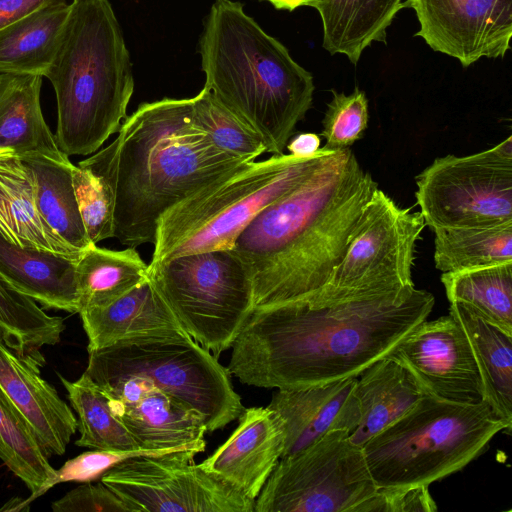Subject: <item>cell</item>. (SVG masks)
Masks as SVG:
<instances>
[{
	"label": "cell",
	"mask_w": 512,
	"mask_h": 512,
	"mask_svg": "<svg viewBox=\"0 0 512 512\" xmlns=\"http://www.w3.org/2000/svg\"><path fill=\"white\" fill-rule=\"evenodd\" d=\"M428 487L378 489L363 512H434L437 506Z\"/></svg>",
	"instance_id": "40"
},
{
	"label": "cell",
	"mask_w": 512,
	"mask_h": 512,
	"mask_svg": "<svg viewBox=\"0 0 512 512\" xmlns=\"http://www.w3.org/2000/svg\"><path fill=\"white\" fill-rule=\"evenodd\" d=\"M0 235L20 247L78 259L81 252L64 242L41 217L31 170L18 154L0 149Z\"/></svg>",
	"instance_id": "22"
},
{
	"label": "cell",
	"mask_w": 512,
	"mask_h": 512,
	"mask_svg": "<svg viewBox=\"0 0 512 512\" xmlns=\"http://www.w3.org/2000/svg\"><path fill=\"white\" fill-rule=\"evenodd\" d=\"M194 120L212 143L242 162L255 161L266 146L263 139L229 111L206 87L192 98Z\"/></svg>",
	"instance_id": "35"
},
{
	"label": "cell",
	"mask_w": 512,
	"mask_h": 512,
	"mask_svg": "<svg viewBox=\"0 0 512 512\" xmlns=\"http://www.w3.org/2000/svg\"><path fill=\"white\" fill-rule=\"evenodd\" d=\"M321 145V137L318 134L306 132L300 133L289 140L286 148L289 153L298 157H307L318 152Z\"/></svg>",
	"instance_id": "42"
},
{
	"label": "cell",
	"mask_w": 512,
	"mask_h": 512,
	"mask_svg": "<svg viewBox=\"0 0 512 512\" xmlns=\"http://www.w3.org/2000/svg\"><path fill=\"white\" fill-rule=\"evenodd\" d=\"M425 226L420 212L400 207L378 188L365 206L341 261L309 306L411 292L415 288V249Z\"/></svg>",
	"instance_id": "10"
},
{
	"label": "cell",
	"mask_w": 512,
	"mask_h": 512,
	"mask_svg": "<svg viewBox=\"0 0 512 512\" xmlns=\"http://www.w3.org/2000/svg\"><path fill=\"white\" fill-rule=\"evenodd\" d=\"M503 430L510 431L485 401L426 395L362 448L378 489L429 486L482 455Z\"/></svg>",
	"instance_id": "7"
},
{
	"label": "cell",
	"mask_w": 512,
	"mask_h": 512,
	"mask_svg": "<svg viewBox=\"0 0 512 512\" xmlns=\"http://www.w3.org/2000/svg\"><path fill=\"white\" fill-rule=\"evenodd\" d=\"M0 458L27 486L31 495L55 477L56 470L27 420L1 389Z\"/></svg>",
	"instance_id": "34"
},
{
	"label": "cell",
	"mask_w": 512,
	"mask_h": 512,
	"mask_svg": "<svg viewBox=\"0 0 512 512\" xmlns=\"http://www.w3.org/2000/svg\"><path fill=\"white\" fill-rule=\"evenodd\" d=\"M275 8L293 11L301 6H309L311 0H267Z\"/></svg>",
	"instance_id": "43"
},
{
	"label": "cell",
	"mask_w": 512,
	"mask_h": 512,
	"mask_svg": "<svg viewBox=\"0 0 512 512\" xmlns=\"http://www.w3.org/2000/svg\"><path fill=\"white\" fill-rule=\"evenodd\" d=\"M433 232L434 263L442 273L512 263V221Z\"/></svg>",
	"instance_id": "30"
},
{
	"label": "cell",
	"mask_w": 512,
	"mask_h": 512,
	"mask_svg": "<svg viewBox=\"0 0 512 512\" xmlns=\"http://www.w3.org/2000/svg\"><path fill=\"white\" fill-rule=\"evenodd\" d=\"M88 354L85 372L95 383L146 378L196 410L207 432L225 427L244 410L227 368L188 334L137 337Z\"/></svg>",
	"instance_id": "8"
},
{
	"label": "cell",
	"mask_w": 512,
	"mask_h": 512,
	"mask_svg": "<svg viewBox=\"0 0 512 512\" xmlns=\"http://www.w3.org/2000/svg\"><path fill=\"white\" fill-rule=\"evenodd\" d=\"M204 87L281 155L312 106L313 76L248 16L240 2L215 0L200 38Z\"/></svg>",
	"instance_id": "4"
},
{
	"label": "cell",
	"mask_w": 512,
	"mask_h": 512,
	"mask_svg": "<svg viewBox=\"0 0 512 512\" xmlns=\"http://www.w3.org/2000/svg\"><path fill=\"white\" fill-rule=\"evenodd\" d=\"M72 183L86 233L93 244L115 236L114 195L110 186L88 168H72Z\"/></svg>",
	"instance_id": "36"
},
{
	"label": "cell",
	"mask_w": 512,
	"mask_h": 512,
	"mask_svg": "<svg viewBox=\"0 0 512 512\" xmlns=\"http://www.w3.org/2000/svg\"><path fill=\"white\" fill-rule=\"evenodd\" d=\"M388 355L406 368L426 395L464 404L484 401L467 336L450 314L422 321Z\"/></svg>",
	"instance_id": "14"
},
{
	"label": "cell",
	"mask_w": 512,
	"mask_h": 512,
	"mask_svg": "<svg viewBox=\"0 0 512 512\" xmlns=\"http://www.w3.org/2000/svg\"><path fill=\"white\" fill-rule=\"evenodd\" d=\"M231 436L198 466L254 501L284 450L280 417L269 407L244 408Z\"/></svg>",
	"instance_id": "16"
},
{
	"label": "cell",
	"mask_w": 512,
	"mask_h": 512,
	"mask_svg": "<svg viewBox=\"0 0 512 512\" xmlns=\"http://www.w3.org/2000/svg\"><path fill=\"white\" fill-rule=\"evenodd\" d=\"M42 76L3 74L0 84V149L19 156L39 153L57 160L69 156L60 150L44 120L40 92Z\"/></svg>",
	"instance_id": "24"
},
{
	"label": "cell",
	"mask_w": 512,
	"mask_h": 512,
	"mask_svg": "<svg viewBox=\"0 0 512 512\" xmlns=\"http://www.w3.org/2000/svg\"><path fill=\"white\" fill-rule=\"evenodd\" d=\"M416 186L419 212L432 231L512 221V137L471 155L436 158Z\"/></svg>",
	"instance_id": "12"
},
{
	"label": "cell",
	"mask_w": 512,
	"mask_h": 512,
	"mask_svg": "<svg viewBox=\"0 0 512 512\" xmlns=\"http://www.w3.org/2000/svg\"><path fill=\"white\" fill-rule=\"evenodd\" d=\"M70 11L68 3L47 6L0 29V74L44 77Z\"/></svg>",
	"instance_id": "27"
},
{
	"label": "cell",
	"mask_w": 512,
	"mask_h": 512,
	"mask_svg": "<svg viewBox=\"0 0 512 512\" xmlns=\"http://www.w3.org/2000/svg\"><path fill=\"white\" fill-rule=\"evenodd\" d=\"M322 20L323 47L356 64L372 42H386L401 0H311Z\"/></svg>",
	"instance_id": "25"
},
{
	"label": "cell",
	"mask_w": 512,
	"mask_h": 512,
	"mask_svg": "<svg viewBox=\"0 0 512 512\" xmlns=\"http://www.w3.org/2000/svg\"><path fill=\"white\" fill-rule=\"evenodd\" d=\"M56 94V142L66 155L99 150L127 117L134 91L122 30L108 0H73L46 72Z\"/></svg>",
	"instance_id": "5"
},
{
	"label": "cell",
	"mask_w": 512,
	"mask_h": 512,
	"mask_svg": "<svg viewBox=\"0 0 512 512\" xmlns=\"http://www.w3.org/2000/svg\"><path fill=\"white\" fill-rule=\"evenodd\" d=\"M196 454L132 457L110 468L100 481L130 512H254V501L193 464Z\"/></svg>",
	"instance_id": "13"
},
{
	"label": "cell",
	"mask_w": 512,
	"mask_h": 512,
	"mask_svg": "<svg viewBox=\"0 0 512 512\" xmlns=\"http://www.w3.org/2000/svg\"><path fill=\"white\" fill-rule=\"evenodd\" d=\"M32 172L37 209L48 226L70 247L83 252L90 241L72 183L73 163L32 153L20 156Z\"/></svg>",
	"instance_id": "28"
},
{
	"label": "cell",
	"mask_w": 512,
	"mask_h": 512,
	"mask_svg": "<svg viewBox=\"0 0 512 512\" xmlns=\"http://www.w3.org/2000/svg\"><path fill=\"white\" fill-rule=\"evenodd\" d=\"M449 303H459L512 333V263L443 272Z\"/></svg>",
	"instance_id": "31"
},
{
	"label": "cell",
	"mask_w": 512,
	"mask_h": 512,
	"mask_svg": "<svg viewBox=\"0 0 512 512\" xmlns=\"http://www.w3.org/2000/svg\"><path fill=\"white\" fill-rule=\"evenodd\" d=\"M0 329L13 350L41 367L45 364L41 349L60 342L65 323L62 317L48 315L33 299L13 290L0 278Z\"/></svg>",
	"instance_id": "33"
},
{
	"label": "cell",
	"mask_w": 512,
	"mask_h": 512,
	"mask_svg": "<svg viewBox=\"0 0 512 512\" xmlns=\"http://www.w3.org/2000/svg\"><path fill=\"white\" fill-rule=\"evenodd\" d=\"M336 151L322 147L307 157L272 155L227 171L162 214L149 265L233 248L261 210L298 188Z\"/></svg>",
	"instance_id": "6"
},
{
	"label": "cell",
	"mask_w": 512,
	"mask_h": 512,
	"mask_svg": "<svg viewBox=\"0 0 512 512\" xmlns=\"http://www.w3.org/2000/svg\"><path fill=\"white\" fill-rule=\"evenodd\" d=\"M29 510V505L26 504L25 499L14 497L10 499L0 511H26Z\"/></svg>",
	"instance_id": "44"
},
{
	"label": "cell",
	"mask_w": 512,
	"mask_h": 512,
	"mask_svg": "<svg viewBox=\"0 0 512 512\" xmlns=\"http://www.w3.org/2000/svg\"><path fill=\"white\" fill-rule=\"evenodd\" d=\"M2 77H3V74H0V84L2 82Z\"/></svg>",
	"instance_id": "45"
},
{
	"label": "cell",
	"mask_w": 512,
	"mask_h": 512,
	"mask_svg": "<svg viewBox=\"0 0 512 512\" xmlns=\"http://www.w3.org/2000/svg\"><path fill=\"white\" fill-rule=\"evenodd\" d=\"M54 512H130L128 506L101 481L86 482L52 502Z\"/></svg>",
	"instance_id": "39"
},
{
	"label": "cell",
	"mask_w": 512,
	"mask_h": 512,
	"mask_svg": "<svg viewBox=\"0 0 512 512\" xmlns=\"http://www.w3.org/2000/svg\"><path fill=\"white\" fill-rule=\"evenodd\" d=\"M358 377L302 389H277L267 407L281 419L282 457L293 455L332 431L353 432L360 419Z\"/></svg>",
	"instance_id": "17"
},
{
	"label": "cell",
	"mask_w": 512,
	"mask_h": 512,
	"mask_svg": "<svg viewBox=\"0 0 512 512\" xmlns=\"http://www.w3.org/2000/svg\"><path fill=\"white\" fill-rule=\"evenodd\" d=\"M377 491L363 448L332 431L278 461L254 512H363Z\"/></svg>",
	"instance_id": "11"
},
{
	"label": "cell",
	"mask_w": 512,
	"mask_h": 512,
	"mask_svg": "<svg viewBox=\"0 0 512 512\" xmlns=\"http://www.w3.org/2000/svg\"><path fill=\"white\" fill-rule=\"evenodd\" d=\"M76 276L79 312L110 304L149 278L148 265L136 248L111 250L96 244L81 253Z\"/></svg>",
	"instance_id": "29"
},
{
	"label": "cell",
	"mask_w": 512,
	"mask_h": 512,
	"mask_svg": "<svg viewBox=\"0 0 512 512\" xmlns=\"http://www.w3.org/2000/svg\"><path fill=\"white\" fill-rule=\"evenodd\" d=\"M168 454V453H167ZM164 454L135 450H98L86 451L67 460L58 470L55 477L44 485L37 493L30 495L25 502L30 505L36 498L42 496L49 489L59 483L66 482H91L101 477L106 471L116 464L138 456H161Z\"/></svg>",
	"instance_id": "38"
},
{
	"label": "cell",
	"mask_w": 512,
	"mask_h": 512,
	"mask_svg": "<svg viewBox=\"0 0 512 512\" xmlns=\"http://www.w3.org/2000/svg\"><path fill=\"white\" fill-rule=\"evenodd\" d=\"M356 395L360 419L350 439L361 447L426 396L406 368L389 355L358 376Z\"/></svg>",
	"instance_id": "23"
},
{
	"label": "cell",
	"mask_w": 512,
	"mask_h": 512,
	"mask_svg": "<svg viewBox=\"0 0 512 512\" xmlns=\"http://www.w3.org/2000/svg\"><path fill=\"white\" fill-rule=\"evenodd\" d=\"M58 376L78 417L80 437L75 441L77 446L98 450H141L116 416L108 395L86 372L76 381Z\"/></svg>",
	"instance_id": "32"
},
{
	"label": "cell",
	"mask_w": 512,
	"mask_h": 512,
	"mask_svg": "<svg viewBox=\"0 0 512 512\" xmlns=\"http://www.w3.org/2000/svg\"><path fill=\"white\" fill-rule=\"evenodd\" d=\"M368 100L364 91L355 88L350 94L332 90V99L322 120L324 149L336 151L349 148L362 138L368 127Z\"/></svg>",
	"instance_id": "37"
},
{
	"label": "cell",
	"mask_w": 512,
	"mask_h": 512,
	"mask_svg": "<svg viewBox=\"0 0 512 512\" xmlns=\"http://www.w3.org/2000/svg\"><path fill=\"white\" fill-rule=\"evenodd\" d=\"M67 3V0H0V29L51 5Z\"/></svg>",
	"instance_id": "41"
},
{
	"label": "cell",
	"mask_w": 512,
	"mask_h": 512,
	"mask_svg": "<svg viewBox=\"0 0 512 512\" xmlns=\"http://www.w3.org/2000/svg\"><path fill=\"white\" fill-rule=\"evenodd\" d=\"M76 258L20 247L0 235V278L44 308L79 313Z\"/></svg>",
	"instance_id": "21"
},
{
	"label": "cell",
	"mask_w": 512,
	"mask_h": 512,
	"mask_svg": "<svg viewBox=\"0 0 512 512\" xmlns=\"http://www.w3.org/2000/svg\"><path fill=\"white\" fill-rule=\"evenodd\" d=\"M377 189L372 175L346 148L261 210L233 245L251 269L254 310L312 305Z\"/></svg>",
	"instance_id": "2"
},
{
	"label": "cell",
	"mask_w": 512,
	"mask_h": 512,
	"mask_svg": "<svg viewBox=\"0 0 512 512\" xmlns=\"http://www.w3.org/2000/svg\"><path fill=\"white\" fill-rule=\"evenodd\" d=\"M449 314L463 328L480 374L483 400L512 426V333L459 303H450Z\"/></svg>",
	"instance_id": "26"
},
{
	"label": "cell",
	"mask_w": 512,
	"mask_h": 512,
	"mask_svg": "<svg viewBox=\"0 0 512 512\" xmlns=\"http://www.w3.org/2000/svg\"><path fill=\"white\" fill-rule=\"evenodd\" d=\"M434 303L430 292L414 288L330 305L253 310L231 346L227 370L243 384L276 389L358 377L426 320Z\"/></svg>",
	"instance_id": "1"
},
{
	"label": "cell",
	"mask_w": 512,
	"mask_h": 512,
	"mask_svg": "<svg viewBox=\"0 0 512 512\" xmlns=\"http://www.w3.org/2000/svg\"><path fill=\"white\" fill-rule=\"evenodd\" d=\"M79 314L88 352L137 337L187 334L149 278L110 304Z\"/></svg>",
	"instance_id": "19"
},
{
	"label": "cell",
	"mask_w": 512,
	"mask_h": 512,
	"mask_svg": "<svg viewBox=\"0 0 512 512\" xmlns=\"http://www.w3.org/2000/svg\"><path fill=\"white\" fill-rule=\"evenodd\" d=\"M117 132L109 145L78 164L110 186L114 237L127 247L153 244L163 213L247 163L212 143L194 120L192 98L142 103Z\"/></svg>",
	"instance_id": "3"
},
{
	"label": "cell",
	"mask_w": 512,
	"mask_h": 512,
	"mask_svg": "<svg viewBox=\"0 0 512 512\" xmlns=\"http://www.w3.org/2000/svg\"><path fill=\"white\" fill-rule=\"evenodd\" d=\"M148 277L184 331L216 357L254 310L250 266L233 248L148 264Z\"/></svg>",
	"instance_id": "9"
},
{
	"label": "cell",
	"mask_w": 512,
	"mask_h": 512,
	"mask_svg": "<svg viewBox=\"0 0 512 512\" xmlns=\"http://www.w3.org/2000/svg\"><path fill=\"white\" fill-rule=\"evenodd\" d=\"M110 403L141 450L160 454L205 451L207 429L202 416L158 388L132 405L111 399Z\"/></svg>",
	"instance_id": "20"
},
{
	"label": "cell",
	"mask_w": 512,
	"mask_h": 512,
	"mask_svg": "<svg viewBox=\"0 0 512 512\" xmlns=\"http://www.w3.org/2000/svg\"><path fill=\"white\" fill-rule=\"evenodd\" d=\"M421 37L436 52L464 67L479 59L503 58L512 37V0H406Z\"/></svg>",
	"instance_id": "15"
},
{
	"label": "cell",
	"mask_w": 512,
	"mask_h": 512,
	"mask_svg": "<svg viewBox=\"0 0 512 512\" xmlns=\"http://www.w3.org/2000/svg\"><path fill=\"white\" fill-rule=\"evenodd\" d=\"M39 368L13 350L0 329V389L27 420L46 455L61 456L76 433L77 418Z\"/></svg>",
	"instance_id": "18"
}]
</instances>
